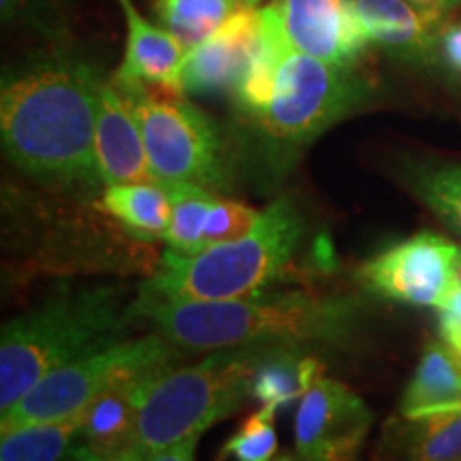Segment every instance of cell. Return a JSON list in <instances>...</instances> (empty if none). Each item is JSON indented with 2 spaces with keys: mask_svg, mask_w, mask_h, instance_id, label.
Masks as SVG:
<instances>
[{
  "mask_svg": "<svg viewBox=\"0 0 461 461\" xmlns=\"http://www.w3.org/2000/svg\"><path fill=\"white\" fill-rule=\"evenodd\" d=\"M440 316H447L455 322H461V286L453 293L451 299L445 303V308L440 310Z\"/></svg>",
  "mask_w": 461,
  "mask_h": 461,
  "instance_id": "cell-33",
  "label": "cell"
},
{
  "mask_svg": "<svg viewBox=\"0 0 461 461\" xmlns=\"http://www.w3.org/2000/svg\"><path fill=\"white\" fill-rule=\"evenodd\" d=\"M402 182L434 216L461 233V163L403 160Z\"/></svg>",
  "mask_w": 461,
  "mask_h": 461,
  "instance_id": "cell-23",
  "label": "cell"
},
{
  "mask_svg": "<svg viewBox=\"0 0 461 461\" xmlns=\"http://www.w3.org/2000/svg\"><path fill=\"white\" fill-rule=\"evenodd\" d=\"M321 372L322 363L305 353V346L278 344L258 366L250 397L261 402V406H274L280 411L308 393V389L321 378Z\"/></svg>",
  "mask_w": 461,
  "mask_h": 461,
  "instance_id": "cell-20",
  "label": "cell"
},
{
  "mask_svg": "<svg viewBox=\"0 0 461 461\" xmlns=\"http://www.w3.org/2000/svg\"><path fill=\"white\" fill-rule=\"evenodd\" d=\"M361 303L303 291L257 293L222 302L135 305L167 342L180 350H222L250 344L346 346L359 330Z\"/></svg>",
  "mask_w": 461,
  "mask_h": 461,
  "instance_id": "cell-2",
  "label": "cell"
},
{
  "mask_svg": "<svg viewBox=\"0 0 461 461\" xmlns=\"http://www.w3.org/2000/svg\"><path fill=\"white\" fill-rule=\"evenodd\" d=\"M101 205L140 240L165 238L171 224V199L160 182L105 186Z\"/></svg>",
  "mask_w": 461,
  "mask_h": 461,
  "instance_id": "cell-22",
  "label": "cell"
},
{
  "mask_svg": "<svg viewBox=\"0 0 461 461\" xmlns=\"http://www.w3.org/2000/svg\"><path fill=\"white\" fill-rule=\"evenodd\" d=\"M291 50L293 45L286 37L278 7L274 3H269L267 7H258V37L255 51H252L250 65L233 95L235 105L244 118H250L267 105L276 75Z\"/></svg>",
  "mask_w": 461,
  "mask_h": 461,
  "instance_id": "cell-19",
  "label": "cell"
},
{
  "mask_svg": "<svg viewBox=\"0 0 461 461\" xmlns=\"http://www.w3.org/2000/svg\"><path fill=\"white\" fill-rule=\"evenodd\" d=\"M436 56L445 62L447 68L461 75V22L442 26Z\"/></svg>",
  "mask_w": 461,
  "mask_h": 461,
  "instance_id": "cell-28",
  "label": "cell"
},
{
  "mask_svg": "<svg viewBox=\"0 0 461 461\" xmlns=\"http://www.w3.org/2000/svg\"><path fill=\"white\" fill-rule=\"evenodd\" d=\"M103 84L96 68L71 56L5 75L0 137L11 163L65 193L92 194L105 186L95 146Z\"/></svg>",
  "mask_w": 461,
  "mask_h": 461,
  "instance_id": "cell-1",
  "label": "cell"
},
{
  "mask_svg": "<svg viewBox=\"0 0 461 461\" xmlns=\"http://www.w3.org/2000/svg\"><path fill=\"white\" fill-rule=\"evenodd\" d=\"M269 461H302V457H299V455L295 453H276V457L274 459H269Z\"/></svg>",
  "mask_w": 461,
  "mask_h": 461,
  "instance_id": "cell-34",
  "label": "cell"
},
{
  "mask_svg": "<svg viewBox=\"0 0 461 461\" xmlns=\"http://www.w3.org/2000/svg\"><path fill=\"white\" fill-rule=\"evenodd\" d=\"M241 5H244V7H258V5H261V0H240Z\"/></svg>",
  "mask_w": 461,
  "mask_h": 461,
  "instance_id": "cell-35",
  "label": "cell"
},
{
  "mask_svg": "<svg viewBox=\"0 0 461 461\" xmlns=\"http://www.w3.org/2000/svg\"><path fill=\"white\" fill-rule=\"evenodd\" d=\"M132 303L115 286L60 295L15 316L0 336V412L9 411L58 367L120 342Z\"/></svg>",
  "mask_w": 461,
  "mask_h": 461,
  "instance_id": "cell-4",
  "label": "cell"
},
{
  "mask_svg": "<svg viewBox=\"0 0 461 461\" xmlns=\"http://www.w3.org/2000/svg\"><path fill=\"white\" fill-rule=\"evenodd\" d=\"M372 423V411L353 389L321 376L295 414V453L302 461H357Z\"/></svg>",
  "mask_w": 461,
  "mask_h": 461,
  "instance_id": "cell-10",
  "label": "cell"
},
{
  "mask_svg": "<svg viewBox=\"0 0 461 461\" xmlns=\"http://www.w3.org/2000/svg\"><path fill=\"white\" fill-rule=\"evenodd\" d=\"M90 461H101V459H90Z\"/></svg>",
  "mask_w": 461,
  "mask_h": 461,
  "instance_id": "cell-37",
  "label": "cell"
},
{
  "mask_svg": "<svg viewBox=\"0 0 461 461\" xmlns=\"http://www.w3.org/2000/svg\"><path fill=\"white\" fill-rule=\"evenodd\" d=\"M112 82L124 92L135 112L154 180L197 184L214 193L227 188L221 132L199 107L177 92Z\"/></svg>",
  "mask_w": 461,
  "mask_h": 461,
  "instance_id": "cell-7",
  "label": "cell"
},
{
  "mask_svg": "<svg viewBox=\"0 0 461 461\" xmlns=\"http://www.w3.org/2000/svg\"><path fill=\"white\" fill-rule=\"evenodd\" d=\"M291 45L339 67H353L366 50L348 0H274Z\"/></svg>",
  "mask_w": 461,
  "mask_h": 461,
  "instance_id": "cell-12",
  "label": "cell"
},
{
  "mask_svg": "<svg viewBox=\"0 0 461 461\" xmlns=\"http://www.w3.org/2000/svg\"><path fill=\"white\" fill-rule=\"evenodd\" d=\"M244 5L240 0H154V15L188 51L210 39Z\"/></svg>",
  "mask_w": 461,
  "mask_h": 461,
  "instance_id": "cell-24",
  "label": "cell"
},
{
  "mask_svg": "<svg viewBox=\"0 0 461 461\" xmlns=\"http://www.w3.org/2000/svg\"><path fill=\"white\" fill-rule=\"evenodd\" d=\"M84 411L73 417L45 420L5 431L0 461H90L96 459L79 445Z\"/></svg>",
  "mask_w": 461,
  "mask_h": 461,
  "instance_id": "cell-21",
  "label": "cell"
},
{
  "mask_svg": "<svg viewBox=\"0 0 461 461\" xmlns=\"http://www.w3.org/2000/svg\"><path fill=\"white\" fill-rule=\"evenodd\" d=\"M257 37L258 7L240 9L210 39L188 51L184 92L199 96L235 95L250 65Z\"/></svg>",
  "mask_w": 461,
  "mask_h": 461,
  "instance_id": "cell-11",
  "label": "cell"
},
{
  "mask_svg": "<svg viewBox=\"0 0 461 461\" xmlns=\"http://www.w3.org/2000/svg\"><path fill=\"white\" fill-rule=\"evenodd\" d=\"M263 212H257L255 207L218 197L212 205L210 216H207L205 230H203V248L224 244L244 238L257 227L261 221Z\"/></svg>",
  "mask_w": 461,
  "mask_h": 461,
  "instance_id": "cell-27",
  "label": "cell"
},
{
  "mask_svg": "<svg viewBox=\"0 0 461 461\" xmlns=\"http://www.w3.org/2000/svg\"><path fill=\"white\" fill-rule=\"evenodd\" d=\"M447 412H461V402H457V403H453L451 408H448Z\"/></svg>",
  "mask_w": 461,
  "mask_h": 461,
  "instance_id": "cell-36",
  "label": "cell"
},
{
  "mask_svg": "<svg viewBox=\"0 0 461 461\" xmlns=\"http://www.w3.org/2000/svg\"><path fill=\"white\" fill-rule=\"evenodd\" d=\"M154 376L122 380L84 408L79 445L92 457L101 461H124L135 440L143 391Z\"/></svg>",
  "mask_w": 461,
  "mask_h": 461,
  "instance_id": "cell-16",
  "label": "cell"
},
{
  "mask_svg": "<svg viewBox=\"0 0 461 461\" xmlns=\"http://www.w3.org/2000/svg\"><path fill=\"white\" fill-rule=\"evenodd\" d=\"M408 3L419 11H423V14L438 17V20H445L447 11H451L455 5L461 3V0H408Z\"/></svg>",
  "mask_w": 461,
  "mask_h": 461,
  "instance_id": "cell-31",
  "label": "cell"
},
{
  "mask_svg": "<svg viewBox=\"0 0 461 461\" xmlns=\"http://www.w3.org/2000/svg\"><path fill=\"white\" fill-rule=\"evenodd\" d=\"M276 408L261 406V411L250 414L241 428L224 442L218 461H269L278 451L276 434Z\"/></svg>",
  "mask_w": 461,
  "mask_h": 461,
  "instance_id": "cell-26",
  "label": "cell"
},
{
  "mask_svg": "<svg viewBox=\"0 0 461 461\" xmlns=\"http://www.w3.org/2000/svg\"><path fill=\"white\" fill-rule=\"evenodd\" d=\"M357 280L372 295L442 310L461 286V246L420 230L363 263Z\"/></svg>",
  "mask_w": 461,
  "mask_h": 461,
  "instance_id": "cell-9",
  "label": "cell"
},
{
  "mask_svg": "<svg viewBox=\"0 0 461 461\" xmlns=\"http://www.w3.org/2000/svg\"><path fill=\"white\" fill-rule=\"evenodd\" d=\"M95 146L105 186L157 182L149 169L146 143L135 112L124 92L113 82L103 84Z\"/></svg>",
  "mask_w": 461,
  "mask_h": 461,
  "instance_id": "cell-13",
  "label": "cell"
},
{
  "mask_svg": "<svg viewBox=\"0 0 461 461\" xmlns=\"http://www.w3.org/2000/svg\"><path fill=\"white\" fill-rule=\"evenodd\" d=\"M367 84L353 71L293 48L276 75L272 96L246 122L278 157L319 140L367 99Z\"/></svg>",
  "mask_w": 461,
  "mask_h": 461,
  "instance_id": "cell-6",
  "label": "cell"
},
{
  "mask_svg": "<svg viewBox=\"0 0 461 461\" xmlns=\"http://www.w3.org/2000/svg\"><path fill=\"white\" fill-rule=\"evenodd\" d=\"M274 346L222 348L194 366L154 376L143 391L135 440L124 461H146L230 417L250 395L258 366Z\"/></svg>",
  "mask_w": 461,
  "mask_h": 461,
  "instance_id": "cell-5",
  "label": "cell"
},
{
  "mask_svg": "<svg viewBox=\"0 0 461 461\" xmlns=\"http://www.w3.org/2000/svg\"><path fill=\"white\" fill-rule=\"evenodd\" d=\"M126 26L124 60L115 71V82L146 84L152 88L184 95V65L188 50L160 24L140 14L132 0H118Z\"/></svg>",
  "mask_w": 461,
  "mask_h": 461,
  "instance_id": "cell-15",
  "label": "cell"
},
{
  "mask_svg": "<svg viewBox=\"0 0 461 461\" xmlns=\"http://www.w3.org/2000/svg\"><path fill=\"white\" fill-rule=\"evenodd\" d=\"M303 218L288 197L276 199L244 238L194 255L169 250L132 303L222 302L263 293L285 274L303 240Z\"/></svg>",
  "mask_w": 461,
  "mask_h": 461,
  "instance_id": "cell-3",
  "label": "cell"
},
{
  "mask_svg": "<svg viewBox=\"0 0 461 461\" xmlns=\"http://www.w3.org/2000/svg\"><path fill=\"white\" fill-rule=\"evenodd\" d=\"M177 350L180 348L167 342L160 333H154L126 342L120 339L107 348L67 363L39 380L9 411L0 412V431L5 434L24 425L73 417L122 380L169 370Z\"/></svg>",
  "mask_w": 461,
  "mask_h": 461,
  "instance_id": "cell-8",
  "label": "cell"
},
{
  "mask_svg": "<svg viewBox=\"0 0 461 461\" xmlns=\"http://www.w3.org/2000/svg\"><path fill=\"white\" fill-rule=\"evenodd\" d=\"M440 333H442V339L451 346L461 357V322H455L451 319H447V316H440Z\"/></svg>",
  "mask_w": 461,
  "mask_h": 461,
  "instance_id": "cell-32",
  "label": "cell"
},
{
  "mask_svg": "<svg viewBox=\"0 0 461 461\" xmlns=\"http://www.w3.org/2000/svg\"><path fill=\"white\" fill-rule=\"evenodd\" d=\"M34 5H37V0H0V15H3L5 24L22 20L39 26V17L34 14Z\"/></svg>",
  "mask_w": 461,
  "mask_h": 461,
  "instance_id": "cell-29",
  "label": "cell"
},
{
  "mask_svg": "<svg viewBox=\"0 0 461 461\" xmlns=\"http://www.w3.org/2000/svg\"><path fill=\"white\" fill-rule=\"evenodd\" d=\"M171 199V224L167 229V246L180 255H194L203 250V230L212 205L218 199L214 190L197 184H163Z\"/></svg>",
  "mask_w": 461,
  "mask_h": 461,
  "instance_id": "cell-25",
  "label": "cell"
},
{
  "mask_svg": "<svg viewBox=\"0 0 461 461\" xmlns=\"http://www.w3.org/2000/svg\"><path fill=\"white\" fill-rule=\"evenodd\" d=\"M376 461H461V412L389 419Z\"/></svg>",
  "mask_w": 461,
  "mask_h": 461,
  "instance_id": "cell-17",
  "label": "cell"
},
{
  "mask_svg": "<svg viewBox=\"0 0 461 461\" xmlns=\"http://www.w3.org/2000/svg\"><path fill=\"white\" fill-rule=\"evenodd\" d=\"M461 402V357L447 342L429 339L402 395L400 414L428 417L447 412Z\"/></svg>",
  "mask_w": 461,
  "mask_h": 461,
  "instance_id": "cell-18",
  "label": "cell"
},
{
  "mask_svg": "<svg viewBox=\"0 0 461 461\" xmlns=\"http://www.w3.org/2000/svg\"><path fill=\"white\" fill-rule=\"evenodd\" d=\"M199 436H190L186 440L177 442L165 451H160L152 457H148L146 461H194V448H197Z\"/></svg>",
  "mask_w": 461,
  "mask_h": 461,
  "instance_id": "cell-30",
  "label": "cell"
},
{
  "mask_svg": "<svg viewBox=\"0 0 461 461\" xmlns=\"http://www.w3.org/2000/svg\"><path fill=\"white\" fill-rule=\"evenodd\" d=\"M357 31L367 45H380L403 60H429L438 51L442 20L408 0H348Z\"/></svg>",
  "mask_w": 461,
  "mask_h": 461,
  "instance_id": "cell-14",
  "label": "cell"
}]
</instances>
